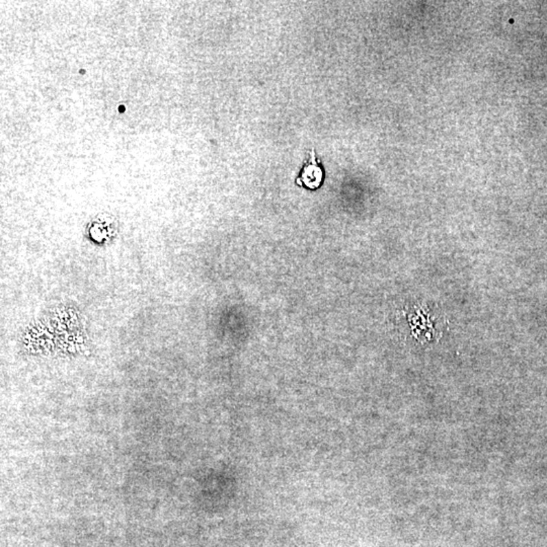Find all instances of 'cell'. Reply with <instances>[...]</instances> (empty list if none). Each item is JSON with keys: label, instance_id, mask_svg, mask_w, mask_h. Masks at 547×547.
<instances>
[{"label": "cell", "instance_id": "1", "mask_svg": "<svg viewBox=\"0 0 547 547\" xmlns=\"http://www.w3.org/2000/svg\"><path fill=\"white\" fill-rule=\"evenodd\" d=\"M322 179V168L316 160L315 151L311 150V157L309 161L305 164L301 172L300 179L298 181H302L305 185L311 188H315L320 185V181Z\"/></svg>", "mask_w": 547, "mask_h": 547}]
</instances>
